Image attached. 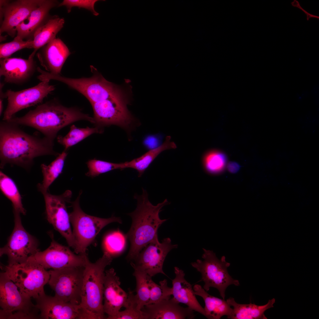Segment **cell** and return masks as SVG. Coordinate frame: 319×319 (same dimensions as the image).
<instances>
[{
	"instance_id": "1",
	"label": "cell",
	"mask_w": 319,
	"mask_h": 319,
	"mask_svg": "<svg viewBox=\"0 0 319 319\" xmlns=\"http://www.w3.org/2000/svg\"><path fill=\"white\" fill-rule=\"evenodd\" d=\"M18 125L8 121L0 123V167L7 164L29 170L35 158L41 156H58L53 149L54 141L24 131Z\"/></svg>"
},
{
	"instance_id": "2",
	"label": "cell",
	"mask_w": 319,
	"mask_h": 319,
	"mask_svg": "<svg viewBox=\"0 0 319 319\" xmlns=\"http://www.w3.org/2000/svg\"><path fill=\"white\" fill-rule=\"evenodd\" d=\"M142 190L141 195L135 194L134 196L137 201L136 208L128 214L132 219V224L126 235L130 243L126 259L131 261L147 245L158 238L157 230L167 220L161 219L159 214L162 207L170 203L166 199L154 205L149 200L146 190L143 188Z\"/></svg>"
},
{
	"instance_id": "3",
	"label": "cell",
	"mask_w": 319,
	"mask_h": 319,
	"mask_svg": "<svg viewBox=\"0 0 319 319\" xmlns=\"http://www.w3.org/2000/svg\"><path fill=\"white\" fill-rule=\"evenodd\" d=\"M81 120L93 123L94 122L93 118L82 113L79 109L66 107L56 100H53L40 105L22 116H14L7 121L34 128L41 133L44 136L54 141L60 130Z\"/></svg>"
},
{
	"instance_id": "4",
	"label": "cell",
	"mask_w": 319,
	"mask_h": 319,
	"mask_svg": "<svg viewBox=\"0 0 319 319\" xmlns=\"http://www.w3.org/2000/svg\"><path fill=\"white\" fill-rule=\"evenodd\" d=\"M113 258L106 253L94 263L89 261L84 267L80 305L96 319L107 318L103 309L105 268Z\"/></svg>"
},
{
	"instance_id": "5",
	"label": "cell",
	"mask_w": 319,
	"mask_h": 319,
	"mask_svg": "<svg viewBox=\"0 0 319 319\" xmlns=\"http://www.w3.org/2000/svg\"><path fill=\"white\" fill-rule=\"evenodd\" d=\"M91 68L93 74L89 78H69L44 70L41 71L40 77L42 80H54L66 84L83 95L91 104L124 93L119 87L107 80L93 67Z\"/></svg>"
},
{
	"instance_id": "6",
	"label": "cell",
	"mask_w": 319,
	"mask_h": 319,
	"mask_svg": "<svg viewBox=\"0 0 319 319\" xmlns=\"http://www.w3.org/2000/svg\"><path fill=\"white\" fill-rule=\"evenodd\" d=\"M31 298L22 293L5 271L0 274V319H40Z\"/></svg>"
},
{
	"instance_id": "7",
	"label": "cell",
	"mask_w": 319,
	"mask_h": 319,
	"mask_svg": "<svg viewBox=\"0 0 319 319\" xmlns=\"http://www.w3.org/2000/svg\"><path fill=\"white\" fill-rule=\"evenodd\" d=\"M81 191L76 199L71 202L73 211L69 213L70 222L73 227V233L75 242L74 250L77 254H86L87 247L105 226L112 222L122 223L120 217L112 216L103 218L87 214L80 208Z\"/></svg>"
},
{
	"instance_id": "8",
	"label": "cell",
	"mask_w": 319,
	"mask_h": 319,
	"mask_svg": "<svg viewBox=\"0 0 319 319\" xmlns=\"http://www.w3.org/2000/svg\"><path fill=\"white\" fill-rule=\"evenodd\" d=\"M3 268L23 294L35 300L45 294L44 286L48 282L50 273L40 264L27 260Z\"/></svg>"
},
{
	"instance_id": "9",
	"label": "cell",
	"mask_w": 319,
	"mask_h": 319,
	"mask_svg": "<svg viewBox=\"0 0 319 319\" xmlns=\"http://www.w3.org/2000/svg\"><path fill=\"white\" fill-rule=\"evenodd\" d=\"M203 250V260L197 259L191 263L192 266L201 274V279L198 282H204L203 288L207 292L210 287L216 288L222 299H224L227 288L231 285L238 286L239 282L229 274L227 268L230 264L226 261L224 256L219 259L212 251L204 248Z\"/></svg>"
},
{
	"instance_id": "10",
	"label": "cell",
	"mask_w": 319,
	"mask_h": 319,
	"mask_svg": "<svg viewBox=\"0 0 319 319\" xmlns=\"http://www.w3.org/2000/svg\"><path fill=\"white\" fill-rule=\"evenodd\" d=\"M125 93L91 104L96 126L103 129L111 125L130 131L134 126V119L128 110V100Z\"/></svg>"
},
{
	"instance_id": "11",
	"label": "cell",
	"mask_w": 319,
	"mask_h": 319,
	"mask_svg": "<svg viewBox=\"0 0 319 319\" xmlns=\"http://www.w3.org/2000/svg\"><path fill=\"white\" fill-rule=\"evenodd\" d=\"M84 267L50 270L48 283L54 296L66 302L80 305Z\"/></svg>"
},
{
	"instance_id": "12",
	"label": "cell",
	"mask_w": 319,
	"mask_h": 319,
	"mask_svg": "<svg viewBox=\"0 0 319 319\" xmlns=\"http://www.w3.org/2000/svg\"><path fill=\"white\" fill-rule=\"evenodd\" d=\"M20 214H14V229L6 244L0 250V256L6 255L9 265L24 262L39 250L37 240L24 228Z\"/></svg>"
},
{
	"instance_id": "13",
	"label": "cell",
	"mask_w": 319,
	"mask_h": 319,
	"mask_svg": "<svg viewBox=\"0 0 319 319\" xmlns=\"http://www.w3.org/2000/svg\"><path fill=\"white\" fill-rule=\"evenodd\" d=\"M49 247L43 251H38L27 260L37 263L45 269H56L85 267L89 261L87 254L74 253L69 247L56 241L53 235Z\"/></svg>"
},
{
	"instance_id": "14",
	"label": "cell",
	"mask_w": 319,
	"mask_h": 319,
	"mask_svg": "<svg viewBox=\"0 0 319 319\" xmlns=\"http://www.w3.org/2000/svg\"><path fill=\"white\" fill-rule=\"evenodd\" d=\"M43 194L47 220L65 239L69 246L74 249L75 240L66 206V203L70 201L71 191L67 190L61 194L56 195L52 194L48 191Z\"/></svg>"
},
{
	"instance_id": "15",
	"label": "cell",
	"mask_w": 319,
	"mask_h": 319,
	"mask_svg": "<svg viewBox=\"0 0 319 319\" xmlns=\"http://www.w3.org/2000/svg\"><path fill=\"white\" fill-rule=\"evenodd\" d=\"M172 244L170 239L167 237L160 242L158 238L147 245L131 262L133 268L145 272L151 277L158 273L166 276L163 270L164 261L168 253L177 248Z\"/></svg>"
},
{
	"instance_id": "16",
	"label": "cell",
	"mask_w": 319,
	"mask_h": 319,
	"mask_svg": "<svg viewBox=\"0 0 319 319\" xmlns=\"http://www.w3.org/2000/svg\"><path fill=\"white\" fill-rule=\"evenodd\" d=\"M50 80H44L37 85L18 91L9 89L4 93L8 104L4 112L3 121L9 120L21 110L41 103L55 89L50 85Z\"/></svg>"
},
{
	"instance_id": "17",
	"label": "cell",
	"mask_w": 319,
	"mask_h": 319,
	"mask_svg": "<svg viewBox=\"0 0 319 319\" xmlns=\"http://www.w3.org/2000/svg\"><path fill=\"white\" fill-rule=\"evenodd\" d=\"M45 0H0V35L6 32L14 37L17 27Z\"/></svg>"
},
{
	"instance_id": "18",
	"label": "cell",
	"mask_w": 319,
	"mask_h": 319,
	"mask_svg": "<svg viewBox=\"0 0 319 319\" xmlns=\"http://www.w3.org/2000/svg\"><path fill=\"white\" fill-rule=\"evenodd\" d=\"M42 319H96L81 305L66 302L45 294L35 300Z\"/></svg>"
},
{
	"instance_id": "19",
	"label": "cell",
	"mask_w": 319,
	"mask_h": 319,
	"mask_svg": "<svg viewBox=\"0 0 319 319\" xmlns=\"http://www.w3.org/2000/svg\"><path fill=\"white\" fill-rule=\"evenodd\" d=\"M121 283L113 268L105 271L103 309L108 315L106 319L115 315L126 305L128 294L121 287Z\"/></svg>"
},
{
	"instance_id": "20",
	"label": "cell",
	"mask_w": 319,
	"mask_h": 319,
	"mask_svg": "<svg viewBox=\"0 0 319 319\" xmlns=\"http://www.w3.org/2000/svg\"><path fill=\"white\" fill-rule=\"evenodd\" d=\"M34 57L29 56L27 59L19 58H1L0 76L4 77L6 83L21 84L32 76L36 67Z\"/></svg>"
},
{
	"instance_id": "21",
	"label": "cell",
	"mask_w": 319,
	"mask_h": 319,
	"mask_svg": "<svg viewBox=\"0 0 319 319\" xmlns=\"http://www.w3.org/2000/svg\"><path fill=\"white\" fill-rule=\"evenodd\" d=\"M71 54L68 48L59 38H55L40 48L36 55L47 71L60 74L62 68Z\"/></svg>"
},
{
	"instance_id": "22",
	"label": "cell",
	"mask_w": 319,
	"mask_h": 319,
	"mask_svg": "<svg viewBox=\"0 0 319 319\" xmlns=\"http://www.w3.org/2000/svg\"><path fill=\"white\" fill-rule=\"evenodd\" d=\"M173 297L145 306L142 310L147 319H193L194 311L179 305Z\"/></svg>"
},
{
	"instance_id": "23",
	"label": "cell",
	"mask_w": 319,
	"mask_h": 319,
	"mask_svg": "<svg viewBox=\"0 0 319 319\" xmlns=\"http://www.w3.org/2000/svg\"><path fill=\"white\" fill-rule=\"evenodd\" d=\"M58 1L45 0L38 7L33 11L30 14L16 27L17 35L22 39L33 40L37 30L49 19L50 10L58 6Z\"/></svg>"
},
{
	"instance_id": "24",
	"label": "cell",
	"mask_w": 319,
	"mask_h": 319,
	"mask_svg": "<svg viewBox=\"0 0 319 319\" xmlns=\"http://www.w3.org/2000/svg\"><path fill=\"white\" fill-rule=\"evenodd\" d=\"M175 276L172 280L173 297L179 303L186 305L194 311L197 312L207 318L204 308L200 305L196 297L192 285L185 279L183 271L174 267Z\"/></svg>"
},
{
	"instance_id": "25",
	"label": "cell",
	"mask_w": 319,
	"mask_h": 319,
	"mask_svg": "<svg viewBox=\"0 0 319 319\" xmlns=\"http://www.w3.org/2000/svg\"><path fill=\"white\" fill-rule=\"evenodd\" d=\"M193 289L195 294L202 297L204 302L207 318L219 319L223 316L228 318L231 315L232 308L226 300L210 295L199 284L195 285Z\"/></svg>"
},
{
	"instance_id": "26",
	"label": "cell",
	"mask_w": 319,
	"mask_h": 319,
	"mask_svg": "<svg viewBox=\"0 0 319 319\" xmlns=\"http://www.w3.org/2000/svg\"><path fill=\"white\" fill-rule=\"evenodd\" d=\"M65 20L58 16H50L35 33L33 37V51L30 54L34 56L39 49L56 38L58 32L63 27Z\"/></svg>"
},
{
	"instance_id": "27",
	"label": "cell",
	"mask_w": 319,
	"mask_h": 319,
	"mask_svg": "<svg viewBox=\"0 0 319 319\" xmlns=\"http://www.w3.org/2000/svg\"><path fill=\"white\" fill-rule=\"evenodd\" d=\"M231 306L233 307L231 315L228 318L231 319H266L265 312L274 307L275 299L269 300L268 303L263 305L254 304H241L237 303L234 299L230 297L226 300Z\"/></svg>"
},
{
	"instance_id": "28",
	"label": "cell",
	"mask_w": 319,
	"mask_h": 319,
	"mask_svg": "<svg viewBox=\"0 0 319 319\" xmlns=\"http://www.w3.org/2000/svg\"><path fill=\"white\" fill-rule=\"evenodd\" d=\"M177 147L175 143L171 141V137H166L164 142L160 146L154 149L149 150L139 157L129 162H123L122 169L131 168L136 170L138 172V176H141L154 160L163 151L168 149H175Z\"/></svg>"
},
{
	"instance_id": "29",
	"label": "cell",
	"mask_w": 319,
	"mask_h": 319,
	"mask_svg": "<svg viewBox=\"0 0 319 319\" xmlns=\"http://www.w3.org/2000/svg\"><path fill=\"white\" fill-rule=\"evenodd\" d=\"M66 151L64 150L49 165H41L43 180L37 184V188L42 194L48 191L50 186L62 173L68 154Z\"/></svg>"
},
{
	"instance_id": "30",
	"label": "cell",
	"mask_w": 319,
	"mask_h": 319,
	"mask_svg": "<svg viewBox=\"0 0 319 319\" xmlns=\"http://www.w3.org/2000/svg\"><path fill=\"white\" fill-rule=\"evenodd\" d=\"M0 188L3 195L11 202L13 213L25 215L26 210L23 207L22 198L16 184L11 178L1 170Z\"/></svg>"
},
{
	"instance_id": "31",
	"label": "cell",
	"mask_w": 319,
	"mask_h": 319,
	"mask_svg": "<svg viewBox=\"0 0 319 319\" xmlns=\"http://www.w3.org/2000/svg\"><path fill=\"white\" fill-rule=\"evenodd\" d=\"M103 129L98 127L80 128L73 125L70 127L68 133L65 136H58V142L62 145L67 150L69 147L77 144L90 135L95 133L100 134Z\"/></svg>"
},
{
	"instance_id": "32",
	"label": "cell",
	"mask_w": 319,
	"mask_h": 319,
	"mask_svg": "<svg viewBox=\"0 0 319 319\" xmlns=\"http://www.w3.org/2000/svg\"><path fill=\"white\" fill-rule=\"evenodd\" d=\"M226 161L224 154L215 149L210 150L206 152L202 159L204 170L211 175H217L221 173L225 167Z\"/></svg>"
},
{
	"instance_id": "33",
	"label": "cell",
	"mask_w": 319,
	"mask_h": 319,
	"mask_svg": "<svg viewBox=\"0 0 319 319\" xmlns=\"http://www.w3.org/2000/svg\"><path fill=\"white\" fill-rule=\"evenodd\" d=\"M133 275L136 281V292L135 295L139 308L142 310L147 305L149 299V289L148 283L149 276L145 272L133 268Z\"/></svg>"
},
{
	"instance_id": "34",
	"label": "cell",
	"mask_w": 319,
	"mask_h": 319,
	"mask_svg": "<svg viewBox=\"0 0 319 319\" xmlns=\"http://www.w3.org/2000/svg\"><path fill=\"white\" fill-rule=\"evenodd\" d=\"M126 237L119 230L108 234L103 240V252L107 253L112 258L120 254L125 249Z\"/></svg>"
},
{
	"instance_id": "35",
	"label": "cell",
	"mask_w": 319,
	"mask_h": 319,
	"mask_svg": "<svg viewBox=\"0 0 319 319\" xmlns=\"http://www.w3.org/2000/svg\"><path fill=\"white\" fill-rule=\"evenodd\" d=\"M128 299L124 306L125 309L120 311L115 315L108 319H147L143 311L138 306L133 292L128 289Z\"/></svg>"
},
{
	"instance_id": "36",
	"label": "cell",
	"mask_w": 319,
	"mask_h": 319,
	"mask_svg": "<svg viewBox=\"0 0 319 319\" xmlns=\"http://www.w3.org/2000/svg\"><path fill=\"white\" fill-rule=\"evenodd\" d=\"M152 277L149 276L148 279L149 299L147 305L170 298L172 294V288L168 287L167 280L160 281L159 285L152 280Z\"/></svg>"
},
{
	"instance_id": "37",
	"label": "cell",
	"mask_w": 319,
	"mask_h": 319,
	"mask_svg": "<svg viewBox=\"0 0 319 319\" xmlns=\"http://www.w3.org/2000/svg\"><path fill=\"white\" fill-rule=\"evenodd\" d=\"M86 164L88 170L85 175L91 178L115 170H122V163H115L93 159L89 160Z\"/></svg>"
},
{
	"instance_id": "38",
	"label": "cell",
	"mask_w": 319,
	"mask_h": 319,
	"mask_svg": "<svg viewBox=\"0 0 319 319\" xmlns=\"http://www.w3.org/2000/svg\"><path fill=\"white\" fill-rule=\"evenodd\" d=\"M33 40H24L17 36L10 42L0 45V58H9L14 53L24 48H33Z\"/></svg>"
},
{
	"instance_id": "39",
	"label": "cell",
	"mask_w": 319,
	"mask_h": 319,
	"mask_svg": "<svg viewBox=\"0 0 319 319\" xmlns=\"http://www.w3.org/2000/svg\"><path fill=\"white\" fill-rule=\"evenodd\" d=\"M98 1L97 0H64L59 4L58 6H66L68 13L71 12V9L73 7L83 8L90 11L94 15L96 16L99 14L95 10L94 5Z\"/></svg>"
},
{
	"instance_id": "40",
	"label": "cell",
	"mask_w": 319,
	"mask_h": 319,
	"mask_svg": "<svg viewBox=\"0 0 319 319\" xmlns=\"http://www.w3.org/2000/svg\"><path fill=\"white\" fill-rule=\"evenodd\" d=\"M162 136L160 135H152L148 136L144 141L147 147L149 150L157 148L162 144Z\"/></svg>"
},
{
	"instance_id": "41",
	"label": "cell",
	"mask_w": 319,
	"mask_h": 319,
	"mask_svg": "<svg viewBox=\"0 0 319 319\" xmlns=\"http://www.w3.org/2000/svg\"><path fill=\"white\" fill-rule=\"evenodd\" d=\"M291 4L293 6L298 8L304 12L306 16L307 20H309L311 18H315L319 19V16L311 14L304 9L300 5L299 1L297 0H293L291 3Z\"/></svg>"
},
{
	"instance_id": "42",
	"label": "cell",
	"mask_w": 319,
	"mask_h": 319,
	"mask_svg": "<svg viewBox=\"0 0 319 319\" xmlns=\"http://www.w3.org/2000/svg\"><path fill=\"white\" fill-rule=\"evenodd\" d=\"M239 165L237 163L230 162L227 165V168L230 172L232 173L237 172L239 170Z\"/></svg>"
},
{
	"instance_id": "43",
	"label": "cell",
	"mask_w": 319,
	"mask_h": 319,
	"mask_svg": "<svg viewBox=\"0 0 319 319\" xmlns=\"http://www.w3.org/2000/svg\"><path fill=\"white\" fill-rule=\"evenodd\" d=\"M3 100H0V115H1L3 110Z\"/></svg>"
},
{
	"instance_id": "44",
	"label": "cell",
	"mask_w": 319,
	"mask_h": 319,
	"mask_svg": "<svg viewBox=\"0 0 319 319\" xmlns=\"http://www.w3.org/2000/svg\"><path fill=\"white\" fill-rule=\"evenodd\" d=\"M7 35H6L5 36H2L1 35H0V42H1L2 41L6 39V37H7Z\"/></svg>"
}]
</instances>
